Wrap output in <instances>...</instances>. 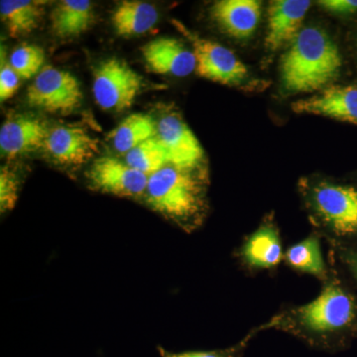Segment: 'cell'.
<instances>
[{
    "mask_svg": "<svg viewBox=\"0 0 357 357\" xmlns=\"http://www.w3.org/2000/svg\"><path fill=\"white\" fill-rule=\"evenodd\" d=\"M342 59L325 30L304 28L281 60V82L289 93H311L328 88L340 76Z\"/></svg>",
    "mask_w": 357,
    "mask_h": 357,
    "instance_id": "6da1fadb",
    "label": "cell"
},
{
    "mask_svg": "<svg viewBox=\"0 0 357 357\" xmlns=\"http://www.w3.org/2000/svg\"><path fill=\"white\" fill-rule=\"evenodd\" d=\"M356 318L354 298L337 282L330 281L316 299L274 317L268 323L270 328H283L314 342L344 332Z\"/></svg>",
    "mask_w": 357,
    "mask_h": 357,
    "instance_id": "7a4b0ae2",
    "label": "cell"
},
{
    "mask_svg": "<svg viewBox=\"0 0 357 357\" xmlns=\"http://www.w3.org/2000/svg\"><path fill=\"white\" fill-rule=\"evenodd\" d=\"M204 178L199 168L167 165L149 176L148 204L162 215L183 225L198 222L204 211Z\"/></svg>",
    "mask_w": 357,
    "mask_h": 357,
    "instance_id": "3957f363",
    "label": "cell"
},
{
    "mask_svg": "<svg viewBox=\"0 0 357 357\" xmlns=\"http://www.w3.org/2000/svg\"><path fill=\"white\" fill-rule=\"evenodd\" d=\"M172 23L191 43L199 77L225 86H243L248 83V68L234 52L217 42L202 38L178 20H174Z\"/></svg>",
    "mask_w": 357,
    "mask_h": 357,
    "instance_id": "277c9868",
    "label": "cell"
},
{
    "mask_svg": "<svg viewBox=\"0 0 357 357\" xmlns=\"http://www.w3.org/2000/svg\"><path fill=\"white\" fill-rule=\"evenodd\" d=\"M142 86V77L121 59H107L93 70V96L105 110L128 109Z\"/></svg>",
    "mask_w": 357,
    "mask_h": 357,
    "instance_id": "5b68a950",
    "label": "cell"
},
{
    "mask_svg": "<svg viewBox=\"0 0 357 357\" xmlns=\"http://www.w3.org/2000/svg\"><path fill=\"white\" fill-rule=\"evenodd\" d=\"M28 105L50 114H70L83 100L81 84L67 70L47 66L27 89Z\"/></svg>",
    "mask_w": 357,
    "mask_h": 357,
    "instance_id": "8992f818",
    "label": "cell"
},
{
    "mask_svg": "<svg viewBox=\"0 0 357 357\" xmlns=\"http://www.w3.org/2000/svg\"><path fill=\"white\" fill-rule=\"evenodd\" d=\"M310 202L321 222L342 236H357V189L321 182L312 188Z\"/></svg>",
    "mask_w": 357,
    "mask_h": 357,
    "instance_id": "52a82bcc",
    "label": "cell"
},
{
    "mask_svg": "<svg viewBox=\"0 0 357 357\" xmlns=\"http://www.w3.org/2000/svg\"><path fill=\"white\" fill-rule=\"evenodd\" d=\"M157 137L165 148L170 165L197 169L203 162V147L181 115H163L157 123Z\"/></svg>",
    "mask_w": 357,
    "mask_h": 357,
    "instance_id": "ba28073f",
    "label": "cell"
},
{
    "mask_svg": "<svg viewBox=\"0 0 357 357\" xmlns=\"http://www.w3.org/2000/svg\"><path fill=\"white\" fill-rule=\"evenodd\" d=\"M89 180L98 191L121 197H138L146 192L149 176L112 157L96 159L89 168Z\"/></svg>",
    "mask_w": 357,
    "mask_h": 357,
    "instance_id": "9c48e42d",
    "label": "cell"
},
{
    "mask_svg": "<svg viewBox=\"0 0 357 357\" xmlns=\"http://www.w3.org/2000/svg\"><path fill=\"white\" fill-rule=\"evenodd\" d=\"M44 149L60 165L81 166L98 152V141L79 126H58L49 131Z\"/></svg>",
    "mask_w": 357,
    "mask_h": 357,
    "instance_id": "30bf717a",
    "label": "cell"
},
{
    "mask_svg": "<svg viewBox=\"0 0 357 357\" xmlns=\"http://www.w3.org/2000/svg\"><path fill=\"white\" fill-rule=\"evenodd\" d=\"M141 53L148 70L155 74L187 77L196 70L192 50L174 38L152 40L141 48Z\"/></svg>",
    "mask_w": 357,
    "mask_h": 357,
    "instance_id": "8fae6325",
    "label": "cell"
},
{
    "mask_svg": "<svg viewBox=\"0 0 357 357\" xmlns=\"http://www.w3.org/2000/svg\"><path fill=\"white\" fill-rule=\"evenodd\" d=\"M292 109L357 124V86H328L319 95L294 102Z\"/></svg>",
    "mask_w": 357,
    "mask_h": 357,
    "instance_id": "7c38bea8",
    "label": "cell"
},
{
    "mask_svg": "<svg viewBox=\"0 0 357 357\" xmlns=\"http://www.w3.org/2000/svg\"><path fill=\"white\" fill-rule=\"evenodd\" d=\"M312 2L307 0H275L268 8V28L265 44L269 50H278L284 44L292 42Z\"/></svg>",
    "mask_w": 357,
    "mask_h": 357,
    "instance_id": "4fadbf2b",
    "label": "cell"
},
{
    "mask_svg": "<svg viewBox=\"0 0 357 357\" xmlns=\"http://www.w3.org/2000/svg\"><path fill=\"white\" fill-rule=\"evenodd\" d=\"M211 15L225 34L245 40L259 24L262 3L257 0H220L211 6Z\"/></svg>",
    "mask_w": 357,
    "mask_h": 357,
    "instance_id": "5bb4252c",
    "label": "cell"
},
{
    "mask_svg": "<svg viewBox=\"0 0 357 357\" xmlns=\"http://www.w3.org/2000/svg\"><path fill=\"white\" fill-rule=\"evenodd\" d=\"M49 130L46 124L29 115L9 117L0 129V149L9 158L44 146Z\"/></svg>",
    "mask_w": 357,
    "mask_h": 357,
    "instance_id": "9a60e30c",
    "label": "cell"
},
{
    "mask_svg": "<svg viewBox=\"0 0 357 357\" xmlns=\"http://www.w3.org/2000/svg\"><path fill=\"white\" fill-rule=\"evenodd\" d=\"M50 20L56 36L60 38L79 36L95 20L93 3L89 0H63L54 7Z\"/></svg>",
    "mask_w": 357,
    "mask_h": 357,
    "instance_id": "2e32d148",
    "label": "cell"
},
{
    "mask_svg": "<svg viewBox=\"0 0 357 357\" xmlns=\"http://www.w3.org/2000/svg\"><path fill=\"white\" fill-rule=\"evenodd\" d=\"M156 7L149 2L124 0L112 13L114 31L121 37H133L152 29L158 21Z\"/></svg>",
    "mask_w": 357,
    "mask_h": 357,
    "instance_id": "e0dca14e",
    "label": "cell"
},
{
    "mask_svg": "<svg viewBox=\"0 0 357 357\" xmlns=\"http://www.w3.org/2000/svg\"><path fill=\"white\" fill-rule=\"evenodd\" d=\"M244 261L249 266L272 268L278 265L283 258L280 236L276 227L265 225L256 230L243 248Z\"/></svg>",
    "mask_w": 357,
    "mask_h": 357,
    "instance_id": "ac0fdd59",
    "label": "cell"
},
{
    "mask_svg": "<svg viewBox=\"0 0 357 357\" xmlns=\"http://www.w3.org/2000/svg\"><path fill=\"white\" fill-rule=\"evenodd\" d=\"M44 2L32 0H2L0 15L11 37L29 34L38 27Z\"/></svg>",
    "mask_w": 357,
    "mask_h": 357,
    "instance_id": "d6986e66",
    "label": "cell"
},
{
    "mask_svg": "<svg viewBox=\"0 0 357 357\" xmlns=\"http://www.w3.org/2000/svg\"><path fill=\"white\" fill-rule=\"evenodd\" d=\"M156 136L157 123L150 115L133 114L112 131V140L119 153L128 154L133 148Z\"/></svg>",
    "mask_w": 357,
    "mask_h": 357,
    "instance_id": "ffe728a7",
    "label": "cell"
},
{
    "mask_svg": "<svg viewBox=\"0 0 357 357\" xmlns=\"http://www.w3.org/2000/svg\"><path fill=\"white\" fill-rule=\"evenodd\" d=\"M285 257L295 269L321 278L325 277V261L321 255V244L316 236L307 237L289 248Z\"/></svg>",
    "mask_w": 357,
    "mask_h": 357,
    "instance_id": "44dd1931",
    "label": "cell"
},
{
    "mask_svg": "<svg viewBox=\"0 0 357 357\" xmlns=\"http://www.w3.org/2000/svg\"><path fill=\"white\" fill-rule=\"evenodd\" d=\"M126 163L150 176L169 165L168 155L159 138L153 137L133 148L126 154Z\"/></svg>",
    "mask_w": 357,
    "mask_h": 357,
    "instance_id": "7402d4cb",
    "label": "cell"
},
{
    "mask_svg": "<svg viewBox=\"0 0 357 357\" xmlns=\"http://www.w3.org/2000/svg\"><path fill=\"white\" fill-rule=\"evenodd\" d=\"M45 52L37 45L17 47L9 57V64L20 79H28L38 75L43 69Z\"/></svg>",
    "mask_w": 357,
    "mask_h": 357,
    "instance_id": "603a6c76",
    "label": "cell"
},
{
    "mask_svg": "<svg viewBox=\"0 0 357 357\" xmlns=\"http://www.w3.org/2000/svg\"><path fill=\"white\" fill-rule=\"evenodd\" d=\"M264 330H268L266 324L251 331L241 342L227 349H215V351L171 352L166 351L163 347H159V354L160 357H243L246 347L251 340L255 337L256 333Z\"/></svg>",
    "mask_w": 357,
    "mask_h": 357,
    "instance_id": "cb8c5ba5",
    "label": "cell"
},
{
    "mask_svg": "<svg viewBox=\"0 0 357 357\" xmlns=\"http://www.w3.org/2000/svg\"><path fill=\"white\" fill-rule=\"evenodd\" d=\"M18 181L14 173L2 168L0 173V206L1 211L11 210L17 199Z\"/></svg>",
    "mask_w": 357,
    "mask_h": 357,
    "instance_id": "d4e9b609",
    "label": "cell"
},
{
    "mask_svg": "<svg viewBox=\"0 0 357 357\" xmlns=\"http://www.w3.org/2000/svg\"><path fill=\"white\" fill-rule=\"evenodd\" d=\"M20 77L16 74L9 62L1 61L0 69V100L6 102L13 98L20 88Z\"/></svg>",
    "mask_w": 357,
    "mask_h": 357,
    "instance_id": "484cf974",
    "label": "cell"
},
{
    "mask_svg": "<svg viewBox=\"0 0 357 357\" xmlns=\"http://www.w3.org/2000/svg\"><path fill=\"white\" fill-rule=\"evenodd\" d=\"M319 4L328 13L340 15L354 13L357 10V0H324L319 1Z\"/></svg>",
    "mask_w": 357,
    "mask_h": 357,
    "instance_id": "4316f807",
    "label": "cell"
},
{
    "mask_svg": "<svg viewBox=\"0 0 357 357\" xmlns=\"http://www.w3.org/2000/svg\"><path fill=\"white\" fill-rule=\"evenodd\" d=\"M342 258L357 280V251L344 250L342 252Z\"/></svg>",
    "mask_w": 357,
    "mask_h": 357,
    "instance_id": "83f0119b",
    "label": "cell"
}]
</instances>
